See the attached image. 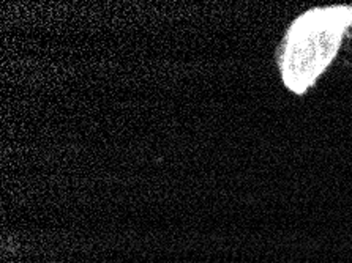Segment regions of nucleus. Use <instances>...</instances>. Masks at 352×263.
<instances>
[{
    "label": "nucleus",
    "mask_w": 352,
    "mask_h": 263,
    "mask_svg": "<svg viewBox=\"0 0 352 263\" xmlns=\"http://www.w3.org/2000/svg\"><path fill=\"white\" fill-rule=\"evenodd\" d=\"M352 25V7L313 8L286 32L280 58L283 82L294 93H305L327 69Z\"/></svg>",
    "instance_id": "obj_1"
}]
</instances>
